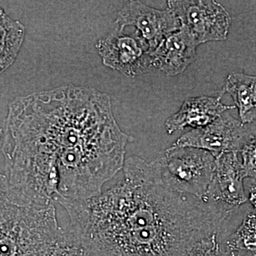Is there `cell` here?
<instances>
[{
	"instance_id": "6da1fadb",
	"label": "cell",
	"mask_w": 256,
	"mask_h": 256,
	"mask_svg": "<svg viewBox=\"0 0 256 256\" xmlns=\"http://www.w3.org/2000/svg\"><path fill=\"white\" fill-rule=\"evenodd\" d=\"M132 140L109 96L95 88L64 86L21 96L5 120V176L40 204L88 200L122 170Z\"/></svg>"
},
{
	"instance_id": "7a4b0ae2",
	"label": "cell",
	"mask_w": 256,
	"mask_h": 256,
	"mask_svg": "<svg viewBox=\"0 0 256 256\" xmlns=\"http://www.w3.org/2000/svg\"><path fill=\"white\" fill-rule=\"evenodd\" d=\"M124 176L97 196L60 204L87 256H194L232 226L236 208L165 186L156 160L124 161Z\"/></svg>"
},
{
	"instance_id": "3957f363",
	"label": "cell",
	"mask_w": 256,
	"mask_h": 256,
	"mask_svg": "<svg viewBox=\"0 0 256 256\" xmlns=\"http://www.w3.org/2000/svg\"><path fill=\"white\" fill-rule=\"evenodd\" d=\"M60 228L54 204L32 201L0 174V256H50Z\"/></svg>"
},
{
	"instance_id": "277c9868",
	"label": "cell",
	"mask_w": 256,
	"mask_h": 256,
	"mask_svg": "<svg viewBox=\"0 0 256 256\" xmlns=\"http://www.w3.org/2000/svg\"><path fill=\"white\" fill-rule=\"evenodd\" d=\"M162 182L170 190L208 202L216 158L210 152L191 146H172L154 160Z\"/></svg>"
},
{
	"instance_id": "5b68a950",
	"label": "cell",
	"mask_w": 256,
	"mask_h": 256,
	"mask_svg": "<svg viewBox=\"0 0 256 256\" xmlns=\"http://www.w3.org/2000/svg\"><path fill=\"white\" fill-rule=\"evenodd\" d=\"M102 64L128 77L156 70L148 44L138 32L127 34L116 28L96 44Z\"/></svg>"
},
{
	"instance_id": "8992f818",
	"label": "cell",
	"mask_w": 256,
	"mask_h": 256,
	"mask_svg": "<svg viewBox=\"0 0 256 256\" xmlns=\"http://www.w3.org/2000/svg\"><path fill=\"white\" fill-rule=\"evenodd\" d=\"M168 6L197 45L226 40L232 20L226 10L217 2L171 0Z\"/></svg>"
},
{
	"instance_id": "52a82bcc",
	"label": "cell",
	"mask_w": 256,
	"mask_h": 256,
	"mask_svg": "<svg viewBox=\"0 0 256 256\" xmlns=\"http://www.w3.org/2000/svg\"><path fill=\"white\" fill-rule=\"evenodd\" d=\"M254 138L255 128L249 129L226 111L208 126L185 133L172 146L204 150L216 158L223 153L238 152Z\"/></svg>"
},
{
	"instance_id": "ba28073f",
	"label": "cell",
	"mask_w": 256,
	"mask_h": 256,
	"mask_svg": "<svg viewBox=\"0 0 256 256\" xmlns=\"http://www.w3.org/2000/svg\"><path fill=\"white\" fill-rule=\"evenodd\" d=\"M116 24L122 30L127 26L136 28L152 52L166 36L181 28L180 21L169 10L154 9L140 1L128 2L118 13Z\"/></svg>"
},
{
	"instance_id": "9c48e42d",
	"label": "cell",
	"mask_w": 256,
	"mask_h": 256,
	"mask_svg": "<svg viewBox=\"0 0 256 256\" xmlns=\"http://www.w3.org/2000/svg\"><path fill=\"white\" fill-rule=\"evenodd\" d=\"M238 152H232L216 158L213 181L208 190V201L237 208L248 201Z\"/></svg>"
},
{
	"instance_id": "30bf717a",
	"label": "cell",
	"mask_w": 256,
	"mask_h": 256,
	"mask_svg": "<svg viewBox=\"0 0 256 256\" xmlns=\"http://www.w3.org/2000/svg\"><path fill=\"white\" fill-rule=\"evenodd\" d=\"M198 46L188 30L181 26L166 36L152 53L156 69L168 76H178L194 60Z\"/></svg>"
},
{
	"instance_id": "8fae6325",
	"label": "cell",
	"mask_w": 256,
	"mask_h": 256,
	"mask_svg": "<svg viewBox=\"0 0 256 256\" xmlns=\"http://www.w3.org/2000/svg\"><path fill=\"white\" fill-rule=\"evenodd\" d=\"M223 92L217 98L201 96L185 101L178 112L166 120L165 128L170 134L190 127L203 128L212 124L220 114L235 108L222 104Z\"/></svg>"
},
{
	"instance_id": "7c38bea8",
	"label": "cell",
	"mask_w": 256,
	"mask_h": 256,
	"mask_svg": "<svg viewBox=\"0 0 256 256\" xmlns=\"http://www.w3.org/2000/svg\"><path fill=\"white\" fill-rule=\"evenodd\" d=\"M222 92H228L238 108L242 124L255 122L256 77L245 74H232L227 78Z\"/></svg>"
},
{
	"instance_id": "4fadbf2b",
	"label": "cell",
	"mask_w": 256,
	"mask_h": 256,
	"mask_svg": "<svg viewBox=\"0 0 256 256\" xmlns=\"http://www.w3.org/2000/svg\"><path fill=\"white\" fill-rule=\"evenodd\" d=\"M25 36V26L0 6V74L14 63Z\"/></svg>"
},
{
	"instance_id": "5bb4252c",
	"label": "cell",
	"mask_w": 256,
	"mask_h": 256,
	"mask_svg": "<svg viewBox=\"0 0 256 256\" xmlns=\"http://www.w3.org/2000/svg\"><path fill=\"white\" fill-rule=\"evenodd\" d=\"M229 254L256 256V212H250L242 218V224L226 240Z\"/></svg>"
},
{
	"instance_id": "9a60e30c",
	"label": "cell",
	"mask_w": 256,
	"mask_h": 256,
	"mask_svg": "<svg viewBox=\"0 0 256 256\" xmlns=\"http://www.w3.org/2000/svg\"><path fill=\"white\" fill-rule=\"evenodd\" d=\"M50 256H87V254L70 228L62 227Z\"/></svg>"
},
{
	"instance_id": "2e32d148",
	"label": "cell",
	"mask_w": 256,
	"mask_h": 256,
	"mask_svg": "<svg viewBox=\"0 0 256 256\" xmlns=\"http://www.w3.org/2000/svg\"><path fill=\"white\" fill-rule=\"evenodd\" d=\"M256 138H252L238 152L242 158L240 164L245 178L256 180Z\"/></svg>"
},
{
	"instance_id": "e0dca14e",
	"label": "cell",
	"mask_w": 256,
	"mask_h": 256,
	"mask_svg": "<svg viewBox=\"0 0 256 256\" xmlns=\"http://www.w3.org/2000/svg\"><path fill=\"white\" fill-rule=\"evenodd\" d=\"M249 194L248 196V200L252 203V206L256 210V180H254L248 190Z\"/></svg>"
},
{
	"instance_id": "ac0fdd59",
	"label": "cell",
	"mask_w": 256,
	"mask_h": 256,
	"mask_svg": "<svg viewBox=\"0 0 256 256\" xmlns=\"http://www.w3.org/2000/svg\"><path fill=\"white\" fill-rule=\"evenodd\" d=\"M229 256H254L246 255V254H234V252H232V254H229Z\"/></svg>"
},
{
	"instance_id": "d6986e66",
	"label": "cell",
	"mask_w": 256,
	"mask_h": 256,
	"mask_svg": "<svg viewBox=\"0 0 256 256\" xmlns=\"http://www.w3.org/2000/svg\"><path fill=\"white\" fill-rule=\"evenodd\" d=\"M2 134H3V130L1 129V128H0V138H1L2 136Z\"/></svg>"
}]
</instances>
